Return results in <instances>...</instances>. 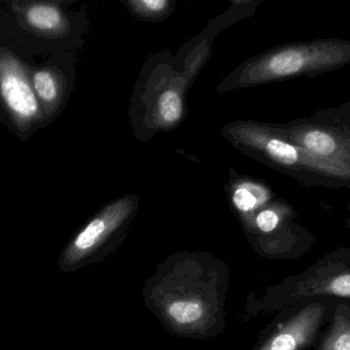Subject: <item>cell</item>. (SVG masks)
Segmentation results:
<instances>
[{"instance_id":"obj_3","label":"cell","mask_w":350,"mask_h":350,"mask_svg":"<svg viewBox=\"0 0 350 350\" xmlns=\"http://www.w3.org/2000/svg\"><path fill=\"white\" fill-rule=\"evenodd\" d=\"M28 53L0 28V123L22 142L47 127L33 90Z\"/></svg>"},{"instance_id":"obj_2","label":"cell","mask_w":350,"mask_h":350,"mask_svg":"<svg viewBox=\"0 0 350 350\" xmlns=\"http://www.w3.org/2000/svg\"><path fill=\"white\" fill-rule=\"evenodd\" d=\"M350 65V39L294 41L269 49L230 74L220 90L250 88L294 78H316Z\"/></svg>"},{"instance_id":"obj_14","label":"cell","mask_w":350,"mask_h":350,"mask_svg":"<svg viewBox=\"0 0 350 350\" xmlns=\"http://www.w3.org/2000/svg\"><path fill=\"white\" fill-rule=\"evenodd\" d=\"M343 222H345V225L347 226L349 229H350V217L347 218V219H345Z\"/></svg>"},{"instance_id":"obj_8","label":"cell","mask_w":350,"mask_h":350,"mask_svg":"<svg viewBox=\"0 0 350 350\" xmlns=\"http://www.w3.org/2000/svg\"><path fill=\"white\" fill-rule=\"evenodd\" d=\"M57 53L42 63H33L31 82L47 125L61 114L69 98V80Z\"/></svg>"},{"instance_id":"obj_4","label":"cell","mask_w":350,"mask_h":350,"mask_svg":"<svg viewBox=\"0 0 350 350\" xmlns=\"http://www.w3.org/2000/svg\"><path fill=\"white\" fill-rule=\"evenodd\" d=\"M275 125L286 138L308 153L350 166V101Z\"/></svg>"},{"instance_id":"obj_15","label":"cell","mask_w":350,"mask_h":350,"mask_svg":"<svg viewBox=\"0 0 350 350\" xmlns=\"http://www.w3.org/2000/svg\"><path fill=\"white\" fill-rule=\"evenodd\" d=\"M347 211H349V213H350V203H347Z\"/></svg>"},{"instance_id":"obj_9","label":"cell","mask_w":350,"mask_h":350,"mask_svg":"<svg viewBox=\"0 0 350 350\" xmlns=\"http://www.w3.org/2000/svg\"><path fill=\"white\" fill-rule=\"evenodd\" d=\"M230 193L234 207L245 215H255L277 197L273 189L265 182L251 178L234 181Z\"/></svg>"},{"instance_id":"obj_12","label":"cell","mask_w":350,"mask_h":350,"mask_svg":"<svg viewBox=\"0 0 350 350\" xmlns=\"http://www.w3.org/2000/svg\"><path fill=\"white\" fill-rule=\"evenodd\" d=\"M126 4L135 16L144 20L165 18L172 10V2L168 0H131Z\"/></svg>"},{"instance_id":"obj_10","label":"cell","mask_w":350,"mask_h":350,"mask_svg":"<svg viewBox=\"0 0 350 350\" xmlns=\"http://www.w3.org/2000/svg\"><path fill=\"white\" fill-rule=\"evenodd\" d=\"M314 350H350V301L337 299L332 316Z\"/></svg>"},{"instance_id":"obj_5","label":"cell","mask_w":350,"mask_h":350,"mask_svg":"<svg viewBox=\"0 0 350 350\" xmlns=\"http://www.w3.org/2000/svg\"><path fill=\"white\" fill-rule=\"evenodd\" d=\"M350 301V247H340L319 259L282 286L280 302L291 305L316 298Z\"/></svg>"},{"instance_id":"obj_1","label":"cell","mask_w":350,"mask_h":350,"mask_svg":"<svg viewBox=\"0 0 350 350\" xmlns=\"http://www.w3.org/2000/svg\"><path fill=\"white\" fill-rule=\"evenodd\" d=\"M222 135L246 155L306 188L350 189V166L308 153L286 138L275 123L238 121L226 125Z\"/></svg>"},{"instance_id":"obj_7","label":"cell","mask_w":350,"mask_h":350,"mask_svg":"<svg viewBox=\"0 0 350 350\" xmlns=\"http://www.w3.org/2000/svg\"><path fill=\"white\" fill-rule=\"evenodd\" d=\"M135 208V199L131 197H122L107 205L64 249L57 263L59 269L70 273L78 268L131 217Z\"/></svg>"},{"instance_id":"obj_6","label":"cell","mask_w":350,"mask_h":350,"mask_svg":"<svg viewBox=\"0 0 350 350\" xmlns=\"http://www.w3.org/2000/svg\"><path fill=\"white\" fill-rule=\"evenodd\" d=\"M337 299L316 298L288 305L258 350L314 349L330 322Z\"/></svg>"},{"instance_id":"obj_11","label":"cell","mask_w":350,"mask_h":350,"mask_svg":"<svg viewBox=\"0 0 350 350\" xmlns=\"http://www.w3.org/2000/svg\"><path fill=\"white\" fill-rule=\"evenodd\" d=\"M183 116V97L174 88L160 95L155 107V118L165 127H174Z\"/></svg>"},{"instance_id":"obj_13","label":"cell","mask_w":350,"mask_h":350,"mask_svg":"<svg viewBox=\"0 0 350 350\" xmlns=\"http://www.w3.org/2000/svg\"><path fill=\"white\" fill-rule=\"evenodd\" d=\"M168 314L177 324H193L200 320L203 310L199 302L176 301L168 308Z\"/></svg>"}]
</instances>
